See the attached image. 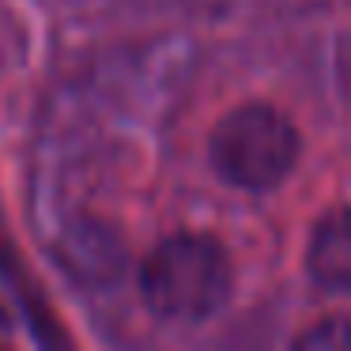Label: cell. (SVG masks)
I'll use <instances>...</instances> for the list:
<instances>
[{"label": "cell", "mask_w": 351, "mask_h": 351, "mask_svg": "<svg viewBox=\"0 0 351 351\" xmlns=\"http://www.w3.org/2000/svg\"><path fill=\"white\" fill-rule=\"evenodd\" d=\"M306 272L328 295H351V208H336L313 227Z\"/></svg>", "instance_id": "3"}, {"label": "cell", "mask_w": 351, "mask_h": 351, "mask_svg": "<svg viewBox=\"0 0 351 351\" xmlns=\"http://www.w3.org/2000/svg\"><path fill=\"white\" fill-rule=\"evenodd\" d=\"M212 167L223 182L238 189L265 193L287 182L298 162V132L291 117H283L268 102H250L227 114L212 132Z\"/></svg>", "instance_id": "2"}, {"label": "cell", "mask_w": 351, "mask_h": 351, "mask_svg": "<svg viewBox=\"0 0 351 351\" xmlns=\"http://www.w3.org/2000/svg\"><path fill=\"white\" fill-rule=\"evenodd\" d=\"M302 351H351V317H325L295 336Z\"/></svg>", "instance_id": "5"}, {"label": "cell", "mask_w": 351, "mask_h": 351, "mask_svg": "<svg viewBox=\"0 0 351 351\" xmlns=\"http://www.w3.org/2000/svg\"><path fill=\"white\" fill-rule=\"evenodd\" d=\"M234 287L230 257L208 234H174L140 265V295L162 321H208Z\"/></svg>", "instance_id": "1"}, {"label": "cell", "mask_w": 351, "mask_h": 351, "mask_svg": "<svg viewBox=\"0 0 351 351\" xmlns=\"http://www.w3.org/2000/svg\"><path fill=\"white\" fill-rule=\"evenodd\" d=\"M61 265L72 280L84 283H114L125 268V245L102 223H76L61 238Z\"/></svg>", "instance_id": "4"}]
</instances>
